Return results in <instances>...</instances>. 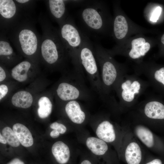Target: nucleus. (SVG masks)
<instances>
[{"label": "nucleus", "instance_id": "obj_20", "mask_svg": "<svg viewBox=\"0 0 164 164\" xmlns=\"http://www.w3.org/2000/svg\"><path fill=\"white\" fill-rule=\"evenodd\" d=\"M128 30V24L125 17L120 14L116 15L113 25V33L116 39L121 40L124 38Z\"/></svg>", "mask_w": 164, "mask_h": 164}, {"label": "nucleus", "instance_id": "obj_11", "mask_svg": "<svg viewBox=\"0 0 164 164\" xmlns=\"http://www.w3.org/2000/svg\"><path fill=\"white\" fill-rule=\"evenodd\" d=\"M64 103V112L75 131L84 128V125L88 123L91 115L79 101L72 100Z\"/></svg>", "mask_w": 164, "mask_h": 164}, {"label": "nucleus", "instance_id": "obj_34", "mask_svg": "<svg viewBox=\"0 0 164 164\" xmlns=\"http://www.w3.org/2000/svg\"><path fill=\"white\" fill-rule=\"evenodd\" d=\"M80 164H92V163L90 160L85 159L82 160Z\"/></svg>", "mask_w": 164, "mask_h": 164}, {"label": "nucleus", "instance_id": "obj_32", "mask_svg": "<svg viewBox=\"0 0 164 164\" xmlns=\"http://www.w3.org/2000/svg\"><path fill=\"white\" fill-rule=\"evenodd\" d=\"M145 164H162L161 160L158 159H154Z\"/></svg>", "mask_w": 164, "mask_h": 164}, {"label": "nucleus", "instance_id": "obj_4", "mask_svg": "<svg viewBox=\"0 0 164 164\" xmlns=\"http://www.w3.org/2000/svg\"><path fill=\"white\" fill-rule=\"evenodd\" d=\"M78 17L86 35L99 36L106 30L107 20L104 8L101 1H84L80 5Z\"/></svg>", "mask_w": 164, "mask_h": 164}, {"label": "nucleus", "instance_id": "obj_25", "mask_svg": "<svg viewBox=\"0 0 164 164\" xmlns=\"http://www.w3.org/2000/svg\"><path fill=\"white\" fill-rule=\"evenodd\" d=\"M2 135L6 139L7 143L13 147L19 146L20 143L13 129L9 127L4 128L2 131Z\"/></svg>", "mask_w": 164, "mask_h": 164}, {"label": "nucleus", "instance_id": "obj_7", "mask_svg": "<svg viewBox=\"0 0 164 164\" xmlns=\"http://www.w3.org/2000/svg\"><path fill=\"white\" fill-rule=\"evenodd\" d=\"M149 86L147 80L135 73L125 74L118 81L114 89L119 100L118 105L128 107L133 104Z\"/></svg>", "mask_w": 164, "mask_h": 164}, {"label": "nucleus", "instance_id": "obj_3", "mask_svg": "<svg viewBox=\"0 0 164 164\" xmlns=\"http://www.w3.org/2000/svg\"><path fill=\"white\" fill-rule=\"evenodd\" d=\"M95 55L100 70V76L104 92L110 101L118 106L116 99L112 93L120 78L126 73L125 69L116 62L112 56L99 44L94 46Z\"/></svg>", "mask_w": 164, "mask_h": 164}, {"label": "nucleus", "instance_id": "obj_23", "mask_svg": "<svg viewBox=\"0 0 164 164\" xmlns=\"http://www.w3.org/2000/svg\"><path fill=\"white\" fill-rule=\"evenodd\" d=\"M38 114L39 118H44L48 117L52 112L53 104L50 99L46 96L40 97L38 101Z\"/></svg>", "mask_w": 164, "mask_h": 164}, {"label": "nucleus", "instance_id": "obj_29", "mask_svg": "<svg viewBox=\"0 0 164 164\" xmlns=\"http://www.w3.org/2000/svg\"><path fill=\"white\" fill-rule=\"evenodd\" d=\"M6 77V73L5 70L2 66L0 67V82L3 81Z\"/></svg>", "mask_w": 164, "mask_h": 164}, {"label": "nucleus", "instance_id": "obj_21", "mask_svg": "<svg viewBox=\"0 0 164 164\" xmlns=\"http://www.w3.org/2000/svg\"><path fill=\"white\" fill-rule=\"evenodd\" d=\"M12 104L19 108H27L30 107L33 102L32 96L29 92L25 91L17 92L11 99Z\"/></svg>", "mask_w": 164, "mask_h": 164}, {"label": "nucleus", "instance_id": "obj_22", "mask_svg": "<svg viewBox=\"0 0 164 164\" xmlns=\"http://www.w3.org/2000/svg\"><path fill=\"white\" fill-rule=\"evenodd\" d=\"M125 156L128 164H139L142 155L139 145L135 142L129 144L125 151Z\"/></svg>", "mask_w": 164, "mask_h": 164}, {"label": "nucleus", "instance_id": "obj_35", "mask_svg": "<svg viewBox=\"0 0 164 164\" xmlns=\"http://www.w3.org/2000/svg\"><path fill=\"white\" fill-rule=\"evenodd\" d=\"M161 41L162 43L164 44V34L163 35L161 38Z\"/></svg>", "mask_w": 164, "mask_h": 164}, {"label": "nucleus", "instance_id": "obj_2", "mask_svg": "<svg viewBox=\"0 0 164 164\" xmlns=\"http://www.w3.org/2000/svg\"><path fill=\"white\" fill-rule=\"evenodd\" d=\"M7 37L20 53L30 58L39 55L41 36L31 16L25 17L7 32Z\"/></svg>", "mask_w": 164, "mask_h": 164}, {"label": "nucleus", "instance_id": "obj_1", "mask_svg": "<svg viewBox=\"0 0 164 164\" xmlns=\"http://www.w3.org/2000/svg\"><path fill=\"white\" fill-rule=\"evenodd\" d=\"M42 34L39 55L44 63L53 68H63L70 58L58 33L47 18L41 15L39 18Z\"/></svg>", "mask_w": 164, "mask_h": 164}, {"label": "nucleus", "instance_id": "obj_6", "mask_svg": "<svg viewBox=\"0 0 164 164\" xmlns=\"http://www.w3.org/2000/svg\"><path fill=\"white\" fill-rule=\"evenodd\" d=\"M59 26L58 33L68 53L73 68L79 71H82L79 58V52L88 37L77 27L69 15Z\"/></svg>", "mask_w": 164, "mask_h": 164}, {"label": "nucleus", "instance_id": "obj_19", "mask_svg": "<svg viewBox=\"0 0 164 164\" xmlns=\"http://www.w3.org/2000/svg\"><path fill=\"white\" fill-rule=\"evenodd\" d=\"M16 55L6 34L0 32V56L3 61H12Z\"/></svg>", "mask_w": 164, "mask_h": 164}, {"label": "nucleus", "instance_id": "obj_18", "mask_svg": "<svg viewBox=\"0 0 164 164\" xmlns=\"http://www.w3.org/2000/svg\"><path fill=\"white\" fill-rule=\"evenodd\" d=\"M32 66L33 64L29 61L25 60L22 61L12 69V77L18 82H23L27 79L28 73Z\"/></svg>", "mask_w": 164, "mask_h": 164}, {"label": "nucleus", "instance_id": "obj_13", "mask_svg": "<svg viewBox=\"0 0 164 164\" xmlns=\"http://www.w3.org/2000/svg\"><path fill=\"white\" fill-rule=\"evenodd\" d=\"M145 99L142 104V111L145 117L150 119H164V105L163 104L151 97Z\"/></svg>", "mask_w": 164, "mask_h": 164}, {"label": "nucleus", "instance_id": "obj_27", "mask_svg": "<svg viewBox=\"0 0 164 164\" xmlns=\"http://www.w3.org/2000/svg\"><path fill=\"white\" fill-rule=\"evenodd\" d=\"M162 9L160 6L157 7L154 10L150 17V20L151 21L155 22L158 19L161 14Z\"/></svg>", "mask_w": 164, "mask_h": 164}, {"label": "nucleus", "instance_id": "obj_10", "mask_svg": "<svg viewBox=\"0 0 164 164\" xmlns=\"http://www.w3.org/2000/svg\"><path fill=\"white\" fill-rule=\"evenodd\" d=\"M88 123L98 138L108 143L116 140V134L114 125L103 114L99 113L91 115Z\"/></svg>", "mask_w": 164, "mask_h": 164}, {"label": "nucleus", "instance_id": "obj_14", "mask_svg": "<svg viewBox=\"0 0 164 164\" xmlns=\"http://www.w3.org/2000/svg\"><path fill=\"white\" fill-rule=\"evenodd\" d=\"M135 73L139 76L143 75L147 79L150 86L159 83L164 86V67L155 69L150 65H142L135 69Z\"/></svg>", "mask_w": 164, "mask_h": 164}, {"label": "nucleus", "instance_id": "obj_24", "mask_svg": "<svg viewBox=\"0 0 164 164\" xmlns=\"http://www.w3.org/2000/svg\"><path fill=\"white\" fill-rule=\"evenodd\" d=\"M136 134L141 141L147 147L151 148L154 144L153 135L148 128L143 126H137L135 129Z\"/></svg>", "mask_w": 164, "mask_h": 164}, {"label": "nucleus", "instance_id": "obj_12", "mask_svg": "<svg viewBox=\"0 0 164 164\" xmlns=\"http://www.w3.org/2000/svg\"><path fill=\"white\" fill-rule=\"evenodd\" d=\"M46 2L51 16L59 26L69 16L66 5L70 0H49Z\"/></svg>", "mask_w": 164, "mask_h": 164}, {"label": "nucleus", "instance_id": "obj_26", "mask_svg": "<svg viewBox=\"0 0 164 164\" xmlns=\"http://www.w3.org/2000/svg\"><path fill=\"white\" fill-rule=\"evenodd\" d=\"M51 128L58 132L60 134H63L67 131V127L63 124L56 121L52 123L50 125Z\"/></svg>", "mask_w": 164, "mask_h": 164}, {"label": "nucleus", "instance_id": "obj_31", "mask_svg": "<svg viewBox=\"0 0 164 164\" xmlns=\"http://www.w3.org/2000/svg\"><path fill=\"white\" fill-rule=\"evenodd\" d=\"M7 164H25L24 163L18 158H15Z\"/></svg>", "mask_w": 164, "mask_h": 164}, {"label": "nucleus", "instance_id": "obj_16", "mask_svg": "<svg viewBox=\"0 0 164 164\" xmlns=\"http://www.w3.org/2000/svg\"><path fill=\"white\" fill-rule=\"evenodd\" d=\"M131 46L127 55L130 58L135 60L144 56L150 48V44L142 37L133 39L131 42Z\"/></svg>", "mask_w": 164, "mask_h": 164}, {"label": "nucleus", "instance_id": "obj_15", "mask_svg": "<svg viewBox=\"0 0 164 164\" xmlns=\"http://www.w3.org/2000/svg\"><path fill=\"white\" fill-rule=\"evenodd\" d=\"M70 147L65 142L58 141L53 145L51 151L56 162L60 164L67 163L70 159L72 151Z\"/></svg>", "mask_w": 164, "mask_h": 164}, {"label": "nucleus", "instance_id": "obj_17", "mask_svg": "<svg viewBox=\"0 0 164 164\" xmlns=\"http://www.w3.org/2000/svg\"><path fill=\"white\" fill-rule=\"evenodd\" d=\"M12 129L22 145L27 147L33 145V139L32 135L25 126L22 124L16 123L13 125Z\"/></svg>", "mask_w": 164, "mask_h": 164}, {"label": "nucleus", "instance_id": "obj_28", "mask_svg": "<svg viewBox=\"0 0 164 164\" xmlns=\"http://www.w3.org/2000/svg\"><path fill=\"white\" fill-rule=\"evenodd\" d=\"M8 91V87L5 84L0 85V100L1 101L6 95Z\"/></svg>", "mask_w": 164, "mask_h": 164}, {"label": "nucleus", "instance_id": "obj_8", "mask_svg": "<svg viewBox=\"0 0 164 164\" xmlns=\"http://www.w3.org/2000/svg\"><path fill=\"white\" fill-rule=\"evenodd\" d=\"M78 56L80 63L87 75L92 89L101 101L105 100L106 96L103 90L94 46L89 37L85 39L81 46Z\"/></svg>", "mask_w": 164, "mask_h": 164}, {"label": "nucleus", "instance_id": "obj_5", "mask_svg": "<svg viewBox=\"0 0 164 164\" xmlns=\"http://www.w3.org/2000/svg\"><path fill=\"white\" fill-rule=\"evenodd\" d=\"M70 74L67 79L57 85V97L64 102L72 100L91 101L93 95L85 83L84 74L74 68Z\"/></svg>", "mask_w": 164, "mask_h": 164}, {"label": "nucleus", "instance_id": "obj_9", "mask_svg": "<svg viewBox=\"0 0 164 164\" xmlns=\"http://www.w3.org/2000/svg\"><path fill=\"white\" fill-rule=\"evenodd\" d=\"M30 15L15 0H0V32L8 31L23 18Z\"/></svg>", "mask_w": 164, "mask_h": 164}, {"label": "nucleus", "instance_id": "obj_30", "mask_svg": "<svg viewBox=\"0 0 164 164\" xmlns=\"http://www.w3.org/2000/svg\"><path fill=\"white\" fill-rule=\"evenodd\" d=\"M60 135V134L58 132L54 129H53L50 133L51 137L53 138H58Z\"/></svg>", "mask_w": 164, "mask_h": 164}, {"label": "nucleus", "instance_id": "obj_33", "mask_svg": "<svg viewBox=\"0 0 164 164\" xmlns=\"http://www.w3.org/2000/svg\"><path fill=\"white\" fill-rule=\"evenodd\" d=\"M0 142L3 144H6L7 142L5 138L1 133L0 134Z\"/></svg>", "mask_w": 164, "mask_h": 164}]
</instances>
